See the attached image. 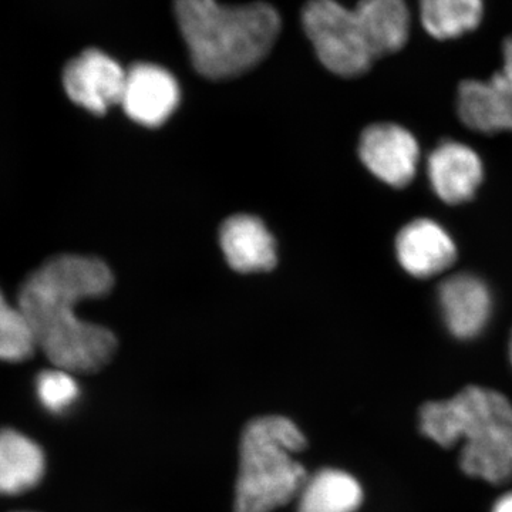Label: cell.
<instances>
[{"instance_id": "cell-1", "label": "cell", "mask_w": 512, "mask_h": 512, "mask_svg": "<svg viewBox=\"0 0 512 512\" xmlns=\"http://www.w3.org/2000/svg\"><path fill=\"white\" fill-rule=\"evenodd\" d=\"M106 262L87 255H55L30 272L20 285L18 306L35 335L37 350L55 367L73 375L99 372L117 349L110 329L86 322L76 306L113 289Z\"/></svg>"}, {"instance_id": "cell-2", "label": "cell", "mask_w": 512, "mask_h": 512, "mask_svg": "<svg viewBox=\"0 0 512 512\" xmlns=\"http://www.w3.org/2000/svg\"><path fill=\"white\" fill-rule=\"evenodd\" d=\"M174 13L195 70L212 80L254 69L281 33V16L265 2L227 6L218 0H174Z\"/></svg>"}, {"instance_id": "cell-3", "label": "cell", "mask_w": 512, "mask_h": 512, "mask_svg": "<svg viewBox=\"0 0 512 512\" xmlns=\"http://www.w3.org/2000/svg\"><path fill=\"white\" fill-rule=\"evenodd\" d=\"M421 433L444 448L463 443L458 464L491 484L512 478V403L503 393L468 386L451 399L420 409Z\"/></svg>"}, {"instance_id": "cell-4", "label": "cell", "mask_w": 512, "mask_h": 512, "mask_svg": "<svg viewBox=\"0 0 512 512\" xmlns=\"http://www.w3.org/2000/svg\"><path fill=\"white\" fill-rule=\"evenodd\" d=\"M302 25L326 69L356 77L406 45L410 15L404 0H360L355 9L336 0H309Z\"/></svg>"}, {"instance_id": "cell-5", "label": "cell", "mask_w": 512, "mask_h": 512, "mask_svg": "<svg viewBox=\"0 0 512 512\" xmlns=\"http://www.w3.org/2000/svg\"><path fill=\"white\" fill-rule=\"evenodd\" d=\"M306 447L302 430L288 417L249 420L239 440L235 512H274L296 500L308 478L295 458Z\"/></svg>"}, {"instance_id": "cell-6", "label": "cell", "mask_w": 512, "mask_h": 512, "mask_svg": "<svg viewBox=\"0 0 512 512\" xmlns=\"http://www.w3.org/2000/svg\"><path fill=\"white\" fill-rule=\"evenodd\" d=\"M461 121L478 133L512 131V36L504 43V64L490 80H466L458 87Z\"/></svg>"}, {"instance_id": "cell-7", "label": "cell", "mask_w": 512, "mask_h": 512, "mask_svg": "<svg viewBox=\"0 0 512 512\" xmlns=\"http://www.w3.org/2000/svg\"><path fill=\"white\" fill-rule=\"evenodd\" d=\"M124 82L123 67L97 49L86 50L64 67L63 87L67 97L97 116L120 104Z\"/></svg>"}, {"instance_id": "cell-8", "label": "cell", "mask_w": 512, "mask_h": 512, "mask_svg": "<svg viewBox=\"0 0 512 512\" xmlns=\"http://www.w3.org/2000/svg\"><path fill=\"white\" fill-rule=\"evenodd\" d=\"M360 160L383 183L403 188L417 173L420 150L416 138L397 124H373L363 131Z\"/></svg>"}, {"instance_id": "cell-9", "label": "cell", "mask_w": 512, "mask_h": 512, "mask_svg": "<svg viewBox=\"0 0 512 512\" xmlns=\"http://www.w3.org/2000/svg\"><path fill=\"white\" fill-rule=\"evenodd\" d=\"M180 86L173 74L151 63H137L126 72L120 104L131 120L160 127L180 104Z\"/></svg>"}, {"instance_id": "cell-10", "label": "cell", "mask_w": 512, "mask_h": 512, "mask_svg": "<svg viewBox=\"0 0 512 512\" xmlns=\"http://www.w3.org/2000/svg\"><path fill=\"white\" fill-rule=\"evenodd\" d=\"M444 323L458 339H474L487 326L493 311V296L476 275L457 274L439 288Z\"/></svg>"}, {"instance_id": "cell-11", "label": "cell", "mask_w": 512, "mask_h": 512, "mask_svg": "<svg viewBox=\"0 0 512 512\" xmlns=\"http://www.w3.org/2000/svg\"><path fill=\"white\" fill-rule=\"evenodd\" d=\"M427 174L441 200L457 205L476 195L483 183L484 168L473 148L457 141H443L427 160Z\"/></svg>"}, {"instance_id": "cell-12", "label": "cell", "mask_w": 512, "mask_h": 512, "mask_svg": "<svg viewBox=\"0 0 512 512\" xmlns=\"http://www.w3.org/2000/svg\"><path fill=\"white\" fill-rule=\"evenodd\" d=\"M397 258L416 278H431L447 271L457 258V248L446 229L421 218L407 224L396 241Z\"/></svg>"}, {"instance_id": "cell-13", "label": "cell", "mask_w": 512, "mask_h": 512, "mask_svg": "<svg viewBox=\"0 0 512 512\" xmlns=\"http://www.w3.org/2000/svg\"><path fill=\"white\" fill-rule=\"evenodd\" d=\"M222 252L229 266L242 274L271 271L276 264L275 239L264 222L252 215H234L220 232Z\"/></svg>"}, {"instance_id": "cell-14", "label": "cell", "mask_w": 512, "mask_h": 512, "mask_svg": "<svg viewBox=\"0 0 512 512\" xmlns=\"http://www.w3.org/2000/svg\"><path fill=\"white\" fill-rule=\"evenodd\" d=\"M46 473L42 447L20 431L0 429V495L33 490Z\"/></svg>"}, {"instance_id": "cell-15", "label": "cell", "mask_w": 512, "mask_h": 512, "mask_svg": "<svg viewBox=\"0 0 512 512\" xmlns=\"http://www.w3.org/2000/svg\"><path fill=\"white\" fill-rule=\"evenodd\" d=\"M296 501L298 512H356L363 503V488L352 474L323 468L306 478Z\"/></svg>"}, {"instance_id": "cell-16", "label": "cell", "mask_w": 512, "mask_h": 512, "mask_svg": "<svg viewBox=\"0 0 512 512\" xmlns=\"http://www.w3.org/2000/svg\"><path fill=\"white\" fill-rule=\"evenodd\" d=\"M483 0H420L424 29L439 40L456 39L480 25Z\"/></svg>"}, {"instance_id": "cell-17", "label": "cell", "mask_w": 512, "mask_h": 512, "mask_svg": "<svg viewBox=\"0 0 512 512\" xmlns=\"http://www.w3.org/2000/svg\"><path fill=\"white\" fill-rule=\"evenodd\" d=\"M37 350L35 335L28 318L12 305L0 289V360L20 363L30 359Z\"/></svg>"}, {"instance_id": "cell-18", "label": "cell", "mask_w": 512, "mask_h": 512, "mask_svg": "<svg viewBox=\"0 0 512 512\" xmlns=\"http://www.w3.org/2000/svg\"><path fill=\"white\" fill-rule=\"evenodd\" d=\"M76 375L53 366L36 377V396L40 404L53 414L67 412L79 400L80 386Z\"/></svg>"}, {"instance_id": "cell-19", "label": "cell", "mask_w": 512, "mask_h": 512, "mask_svg": "<svg viewBox=\"0 0 512 512\" xmlns=\"http://www.w3.org/2000/svg\"><path fill=\"white\" fill-rule=\"evenodd\" d=\"M491 512H512V493L505 494L503 497L498 498Z\"/></svg>"}, {"instance_id": "cell-20", "label": "cell", "mask_w": 512, "mask_h": 512, "mask_svg": "<svg viewBox=\"0 0 512 512\" xmlns=\"http://www.w3.org/2000/svg\"><path fill=\"white\" fill-rule=\"evenodd\" d=\"M510 357H511V363H512V335H511V342H510Z\"/></svg>"}]
</instances>
